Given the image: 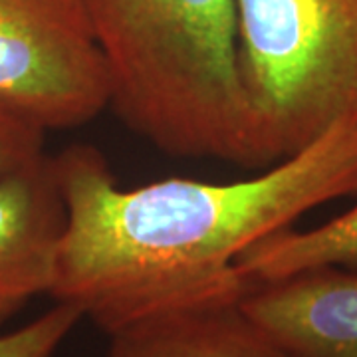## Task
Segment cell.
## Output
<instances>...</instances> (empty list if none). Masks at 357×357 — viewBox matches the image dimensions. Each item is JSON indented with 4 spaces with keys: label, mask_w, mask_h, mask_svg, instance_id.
I'll list each match as a JSON object with an SVG mask.
<instances>
[{
    "label": "cell",
    "mask_w": 357,
    "mask_h": 357,
    "mask_svg": "<svg viewBox=\"0 0 357 357\" xmlns=\"http://www.w3.org/2000/svg\"><path fill=\"white\" fill-rule=\"evenodd\" d=\"M64 225L52 155L0 177V328L36 296L50 294Z\"/></svg>",
    "instance_id": "6"
},
{
    "label": "cell",
    "mask_w": 357,
    "mask_h": 357,
    "mask_svg": "<svg viewBox=\"0 0 357 357\" xmlns=\"http://www.w3.org/2000/svg\"><path fill=\"white\" fill-rule=\"evenodd\" d=\"M82 319L77 307L56 302L30 324L0 333V357H54Z\"/></svg>",
    "instance_id": "9"
},
{
    "label": "cell",
    "mask_w": 357,
    "mask_h": 357,
    "mask_svg": "<svg viewBox=\"0 0 357 357\" xmlns=\"http://www.w3.org/2000/svg\"><path fill=\"white\" fill-rule=\"evenodd\" d=\"M238 72L266 165L357 119V0H234Z\"/></svg>",
    "instance_id": "3"
},
{
    "label": "cell",
    "mask_w": 357,
    "mask_h": 357,
    "mask_svg": "<svg viewBox=\"0 0 357 357\" xmlns=\"http://www.w3.org/2000/svg\"><path fill=\"white\" fill-rule=\"evenodd\" d=\"M107 335V357H286L244 314L241 302L173 310Z\"/></svg>",
    "instance_id": "7"
},
{
    "label": "cell",
    "mask_w": 357,
    "mask_h": 357,
    "mask_svg": "<svg viewBox=\"0 0 357 357\" xmlns=\"http://www.w3.org/2000/svg\"><path fill=\"white\" fill-rule=\"evenodd\" d=\"M44 139L46 131L0 107V177L46 153Z\"/></svg>",
    "instance_id": "10"
},
{
    "label": "cell",
    "mask_w": 357,
    "mask_h": 357,
    "mask_svg": "<svg viewBox=\"0 0 357 357\" xmlns=\"http://www.w3.org/2000/svg\"><path fill=\"white\" fill-rule=\"evenodd\" d=\"M54 157L66 225L50 296L112 333L183 307L241 302L244 250L319 204L357 195V119L264 173L171 177L123 189L93 145Z\"/></svg>",
    "instance_id": "1"
},
{
    "label": "cell",
    "mask_w": 357,
    "mask_h": 357,
    "mask_svg": "<svg viewBox=\"0 0 357 357\" xmlns=\"http://www.w3.org/2000/svg\"><path fill=\"white\" fill-rule=\"evenodd\" d=\"M0 107L46 133L86 126L109 107L82 0H0Z\"/></svg>",
    "instance_id": "4"
},
{
    "label": "cell",
    "mask_w": 357,
    "mask_h": 357,
    "mask_svg": "<svg viewBox=\"0 0 357 357\" xmlns=\"http://www.w3.org/2000/svg\"><path fill=\"white\" fill-rule=\"evenodd\" d=\"M241 307L286 357H357V270L316 268L250 284Z\"/></svg>",
    "instance_id": "5"
},
{
    "label": "cell",
    "mask_w": 357,
    "mask_h": 357,
    "mask_svg": "<svg viewBox=\"0 0 357 357\" xmlns=\"http://www.w3.org/2000/svg\"><path fill=\"white\" fill-rule=\"evenodd\" d=\"M109 107L161 153L266 169L238 72L234 0H82Z\"/></svg>",
    "instance_id": "2"
},
{
    "label": "cell",
    "mask_w": 357,
    "mask_h": 357,
    "mask_svg": "<svg viewBox=\"0 0 357 357\" xmlns=\"http://www.w3.org/2000/svg\"><path fill=\"white\" fill-rule=\"evenodd\" d=\"M357 270V204L316 229H286L266 236L236 260L248 284L272 282L316 268Z\"/></svg>",
    "instance_id": "8"
}]
</instances>
